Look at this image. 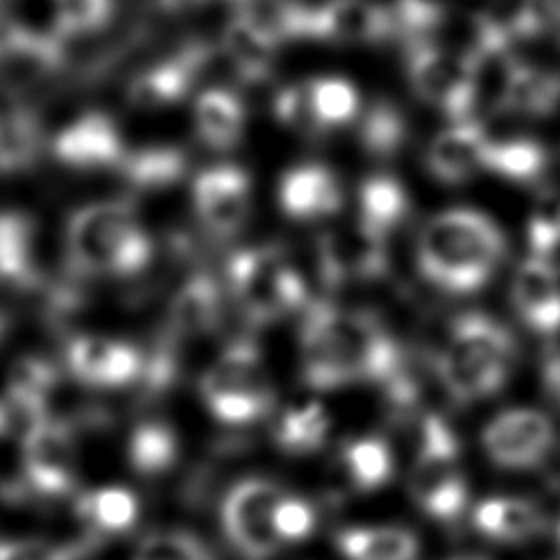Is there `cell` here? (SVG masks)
I'll return each instance as SVG.
<instances>
[{"label":"cell","mask_w":560,"mask_h":560,"mask_svg":"<svg viewBox=\"0 0 560 560\" xmlns=\"http://www.w3.org/2000/svg\"><path fill=\"white\" fill-rule=\"evenodd\" d=\"M302 376L315 389H337L361 378L389 381L400 354L370 317L315 304L300 332Z\"/></svg>","instance_id":"6da1fadb"},{"label":"cell","mask_w":560,"mask_h":560,"mask_svg":"<svg viewBox=\"0 0 560 560\" xmlns=\"http://www.w3.org/2000/svg\"><path fill=\"white\" fill-rule=\"evenodd\" d=\"M420 273L448 293L481 289L505 256L501 228L472 208H448L433 214L418 236Z\"/></svg>","instance_id":"7a4b0ae2"},{"label":"cell","mask_w":560,"mask_h":560,"mask_svg":"<svg viewBox=\"0 0 560 560\" xmlns=\"http://www.w3.org/2000/svg\"><path fill=\"white\" fill-rule=\"evenodd\" d=\"M66 252L83 276L125 278L149 265L153 245L129 203L94 201L70 214Z\"/></svg>","instance_id":"3957f363"},{"label":"cell","mask_w":560,"mask_h":560,"mask_svg":"<svg viewBox=\"0 0 560 560\" xmlns=\"http://www.w3.org/2000/svg\"><path fill=\"white\" fill-rule=\"evenodd\" d=\"M512 359L508 328L483 313H466L453 322L440 352V376L455 400L472 402L503 387Z\"/></svg>","instance_id":"277c9868"},{"label":"cell","mask_w":560,"mask_h":560,"mask_svg":"<svg viewBox=\"0 0 560 560\" xmlns=\"http://www.w3.org/2000/svg\"><path fill=\"white\" fill-rule=\"evenodd\" d=\"M199 394L206 409L221 424H252L273 405V389L262 370L258 350L234 341L201 376Z\"/></svg>","instance_id":"5b68a950"},{"label":"cell","mask_w":560,"mask_h":560,"mask_svg":"<svg viewBox=\"0 0 560 560\" xmlns=\"http://www.w3.org/2000/svg\"><path fill=\"white\" fill-rule=\"evenodd\" d=\"M230 289L247 319L269 324L293 311L304 300L300 273L273 247H249L228 265Z\"/></svg>","instance_id":"8992f818"},{"label":"cell","mask_w":560,"mask_h":560,"mask_svg":"<svg viewBox=\"0 0 560 560\" xmlns=\"http://www.w3.org/2000/svg\"><path fill=\"white\" fill-rule=\"evenodd\" d=\"M407 81L418 98L453 120H466L477 103L479 70L457 50L438 42L409 44Z\"/></svg>","instance_id":"52a82bcc"},{"label":"cell","mask_w":560,"mask_h":560,"mask_svg":"<svg viewBox=\"0 0 560 560\" xmlns=\"http://www.w3.org/2000/svg\"><path fill=\"white\" fill-rule=\"evenodd\" d=\"M409 490L418 508L438 521L457 518L466 508L468 490L457 462V444L442 420L427 422Z\"/></svg>","instance_id":"ba28073f"},{"label":"cell","mask_w":560,"mask_h":560,"mask_svg":"<svg viewBox=\"0 0 560 560\" xmlns=\"http://www.w3.org/2000/svg\"><path fill=\"white\" fill-rule=\"evenodd\" d=\"M284 490L265 479L249 477L230 488L221 505V523L232 547L247 560H269L282 547L273 510Z\"/></svg>","instance_id":"9c48e42d"},{"label":"cell","mask_w":560,"mask_h":560,"mask_svg":"<svg viewBox=\"0 0 560 560\" xmlns=\"http://www.w3.org/2000/svg\"><path fill=\"white\" fill-rule=\"evenodd\" d=\"M22 483L37 499L74 494L77 451L70 427L46 418L22 438Z\"/></svg>","instance_id":"30bf717a"},{"label":"cell","mask_w":560,"mask_h":560,"mask_svg":"<svg viewBox=\"0 0 560 560\" xmlns=\"http://www.w3.org/2000/svg\"><path fill=\"white\" fill-rule=\"evenodd\" d=\"M553 442V422L536 409L503 411L481 433V444L490 462L512 470L538 466L549 455Z\"/></svg>","instance_id":"8fae6325"},{"label":"cell","mask_w":560,"mask_h":560,"mask_svg":"<svg viewBox=\"0 0 560 560\" xmlns=\"http://www.w3.org/2000/svg\"><path fill=\"white\" fill-rule=\"evenodd\" d=\"M192 203L197 217L210 232L219 236H234L249 219V175L234 164L210 166L195 177Z\"/></svg>","instance_id":"7c38bea8"},{"label":"cell","mask_w":560,"mask_h":560,"mask_svg":"<svg viewBox=\"0 0 560 560\" xmlns=\"http://www.w3.org/2000/svg\"><path fill=\"white\" fill-rule=\"evenodd\" d=\"M68 368L74 378L96 389H118L144 372V354L122 339L103 335H79L68 343Z\"/></svg>","instance_id":"4fadbf2b"},{"label":"cell","mask_w":560,"mask_h":560,"mask_svg":"<svg viewBox=\"0 0 560 560\" xmlns=\"http://www.w3.org/2000/svg\"><path fill=\"white\" fill-rule=\"evenodd\" d=\"M490 144L481 125L470 118L455 120L431 138L424 153L427 173L440 184H464L488 168Z\"/></svg>","instance_id":"5bb4252c"},{"label":"cell","mask_w":560,"mask_h":560,"mask_svg":"<svg viewBox=\"0 0 560 560\" xmlns=\"http://www.w3.org/2000/svg\"><path fill=\"white\" fill-rule=\"evenodd\" d=\"M394 35L389 7L372 0H326L311 7V39L332 44H376Z\"/></svg>","instance_id":"9a60e30c"},{"label":"cell","mask_w":560,"mask_h":560,"mask_svg":"<svg viewBox=\"0 0 560 560\" xmlns=\"http://www.w3.org/2000/svg\"><path fill=\"white\" fill-rule=\"evenodd\" d=\"M278 206L295 221L332 217L343 206L339 177L319 162L295 164L278 182Z\"/></svg>","instance_id":"2e32d148"},{"label":"cell","mask_w":560,"mask_h":560,"mask_svg":"<svg viewBox=\"0 0 560 560\" xmlns=\"http://www.w3.org/2000/svg\"><path fill=\"white\" fill-rule=\"evenodd\" d=\"M52 151L61 164L72 168H105L125 158L118 127L101 112H88L63 127L55 136Z\"/></svg>","instance_id":"e0dca14e"},{"label":"cell","mask_w":560,"mask_h":560,"mask_svg":"<svg viewBox=\"0 0 560 560\" xmlns=\"http://www.w3.org/2000/svg\"><path fill=\"white\" fill-rule=\"evenodd\" d=\"M512 300L523 322L540 335L560 330V271L551 258L529 256L514 273Z\"/></svg>","instance_id":"ac0fdd59"},{"label":"cell","mask_w":560,"mask_h":560,"mask_svg":"<svg viewBox=\"0 0 560 560\" xmlns=\"http://www.w3.org/2000/svg\"><path fill=\"white\" fill-rule=\"evenodd\" d=\"M203 50L188 48L142 70L129 85V101L140 109H162L182 101L203 63Z\"/></svg>","instance_id":"d6986e66"},{"label":"cell","mask_w":560,"mask_h":560,"mask_svg":"<svg viewBox=\"0 0 560 560\" xmlns=\"http://www.w3.org/2000/svg\"><path fill=\"white\" fill-rule=\"evenodd\" d=\"M499 107L529 118H545L560 109V74L538 66L512 61L503 74Z\"/></svg>","instance_id":"ffe728a7"},{"label":"cell","mask_w":560,"mask_h":560,"mask_svg":"<svg viewBox=\"0 0 560 560\" xmlns=\"http://www.w3.org/2000/svg\"><path fill=\"white\" fill-rule=\"evenodd\" d=\"M221 313V293L208 273L190 276L168 304V337L175 341L208 332Z\"/></svg>","instance_id":"44dd1931"},{"label":"cell","mask_w":560,"mask_h":560,"mask_svg":"<svg viewBox=\"0 0 560 560\" xmlns=\"http://www.w3.org/2000/svg\"><path fill=\"white\" fill-rule=\"evenodd\" d=\"M245 105L223 88H208L195 101V131L199 140L217 151L236 147L245 133Z\"/></svg>","instance_id":"7402d4cb"},{"label":"cell","mask_w":560,"mask_h":560,"mask_svg":"<svg viewBox=\"0 0 560 560\" xmlns=\"http://www.w3.org/2000/svg\"><path fill=\"white\" fill-rule=\"evenodd\" d=\"M335 545L346 560H418L416 534L396 525H357L337 532Z\"/></svg>","instance_id":"603a6c76"},{"label":"cell","mask_w":560,"mask_h":560,"mask_svg":"<svg viewBox=\"0 0 560 560\" xmlns=\"http://www.w3.org/2000/svg\"><path fill=\"white\" fill-rule=\"evenodd\" d=\"M475 527L501 542H521L527 538H534L542 525L545 518L540 510L521 497H490L483 499L472 514Z\"/></svg>","instance_id":"cb8c5ba5"},{"label":"cell","mask_w":560,"mask_h":560,"mask_svg":"<svg viewBox=\"0 0 560 560\" xmlns=\"http://www.w3.org/2000/svg\"><path fill=\"white\" fill-rule=\"evenodd\" d=\"M409 195L392 175H372L359 186V223L385 238L407 219Z\"/></svg>","instance_id":"d4e9b609"},{"label":"cell","mask_w":560,"mask_h":560,"mask_svg":"<svg viewBox=\"0 0 560 560\" xmlns=\"http://www.w3.org/2000/svg\"><path fill=\"white\" fill-rule=\"evenodd\" d=\"M278 46L280 44H276L243 13H236L223 28V50L236 72L247 81L267 77L273 66Z\"/></svg>","instance_id":"484cf974"},{"label":"cell","mask_w":560,"mask_h":560,"mask_svg":"<svg viewBox=\"0 0 560 560\" xmlns=\"http://www.w3.org/2000/svg\"><path fill=\"white\" fill-rule=\"evenodd\" d=\"M179 457V440L175 429L162 420L138 422L127 442V462L131 470L144 479L168 472Z\"/></svg>","instance_id":"4316f807"},{"label":"cell","mask_w":560,"mask_h":560,"mask_svg":"<svg viewBox=\"0 0 560 560\" xmlns=\"http://www.w3.org/2000/svg\"><path fill=\"white\" fill-rule=\"evenodd\" d=\"M306 94L322 136L352 125L361 114V94L343 77H315L306 81Z\"/></svg>","instance_id":"83f0119b"},{"label":"cell","mask_w":560,"mask_h":560,"mask_svg":"<svg viewBox=\"0 0 560 560\" xmlns=\"http://www.w3.org/2000/svg\"><path fill=\"white\" fill-rule=\"evenodd\" d=\"M74 512L90 532L120 534L136 523L138 499L127 488L105 486L81 492L74 501Z\"/></svg>","instance_id":"f1b7e54d"},{"label":"cell","mask_w":560,"mask_h":560,"mask_svg":"<svg viewBox=\"0 0 560 560\" xmlns=\"http://www.w3.org/2000/svg\"><path fill=\"white\" fill-rule=\"evenodd\" d=\"M33 280V225L20 212H0V282L26 287Z\"/></svg>","instance_id":"f546056e"},{"label":"cell","mask_w":560,"mask_h":560,"mask_svg":"<svg viewBox=\"0 0 560 560\" xmlns=\"http://www.w3.org/2000/svg\"><path fill=\"white\" fill-rule=\"evenodd\" d=\"M549 166L547 149L529 138L492 140L488 153V173L516 184L538 182Z\"/></svg>","instance_id":"4dcf8cb0"},{"label":"cell","mask_w":560,"mask_h":560,"mask_svg":"<svg viewBox=\"0 0 560 560\" xmlns=\"http://www.w3.org/2000/svg\"><path fill=\"white\" fill-rule=\"evenodd\" d=\"M330 429L326 409L319 402L289 407L276 424V442L289 453H308L322 446Z\"/></svg>","instance_id":"1f68e13d"},{"label":"cell","mask_w":560,"mask_h":560,"mask_svg":"<svg viewBox=\"0 0 560 560\" xmlns=\"http://www.w3.org/2000/svg\"><path fill=\"white\" fill-rule=\"evenodd\" d=\"M343 466L357 490H376L392 479V448L374 435L350 440L343 446Z\"/></svg>","instance_id":"d6a6232c"},{"label":"cell","mask_w":560,"mask_h":560,"mask_svg":"<svg viewBox=\"0 0 560 560\" xmlns=\"http://www.w3.org/2000/svg\"><path fill=\"white\" fill-rule=\"evenodd\" d=\"M186 158L173 147H153L125 155L120 168L129 182L142 188H158L182 177Z\"/></svg>","instance_id":"836d02e7"},{"label":"cell","mask_w":560,"mask_h":560,"mask_svg":"<svg viewBox=\"0 0 560 560\" xmlns=\"http://www.w3.org/2000/svg\"><path fill=\"white\" fill-rule=\"evenodd\" d=\"M361 147L374 158H392L407 140L405 116L389 103L370 107L359 122Z\"/></svg>","instance_id":"e575fe53"},{"label":"cell","mask_w":560,"mask_h":560,"mask_svg":"<svg viewBox=\"0 0 560 560\" xmlns=\"http://www.w3.org/2000/svg\"><path fill=\"white\" fill-rule=\"evenodd\" d=\"M39 147V129L33 116L15 109L0 114V171L26 166Z\"/></svg>","instance_id":"d590c367"},{"label":"cell","mask_w":560,"mask_h":560,"mask_svg":"<svg viewBox=\"0 0 560 560\" xmlns=\"http://www.w3.org/2000/svg\"><path fill=\"white\" fill-rule=\"evenodd\" d=\"M133 560H214L212 551L186 529L149 534L136 549Z\"/></svg>","instance_id":"8d00e7d4"},{"label":"cell","mask_w":560,"mask_h":560,"mask_svg":"<svg viewBox=\"0 0 560 560\" xmlns=\"http://www.w3.org/2000/svg\"><path fill=\"white\" fill-rule=\"evenodd\" d=\"M527 243L534 256L549 258L560 247V192L538 195L527 217Z\"/></svg>","instance_id":"74e56055"},{"label":"cell","mask_w":560,"mask_h":560,"mask_svg":"<svg viewBox=\"0 0 560 560\" xmlns=\"http://www.w3.org/2000/svg\"><path fill=\"white\" fill-rule=\"evenodd\" d=\"M114 13V0H55V22L63 35L101 31Z\"/></svg>","instance_id":"f35d334b"},{"label":"cell","mask_w":560,"mask_h":560,"mask_svg":"<svg viewBox=\"0 0 560 560\" xmlns=\"http://www.w3.org/2000/svg\"><path fill=\"white\" fill-rule=\"evenodd\" d=\"M273 116L282 127L291 129L298 136H304V138L322 136L315 125L313 112H311L306 81L291 83V85H284L282 90H278V94L273 98Z\"/></svg>","instance_id":"ab89813d"},{"label":"cell","mask_w":560,"mask_h":560,"mask_svg":"<svg viewBox=\"0 0 560 560\" xmlns=\"http://www.w3.org/2000/svg\"><path fill=\"white\" fill-rule=\"evenodd\" d=\"M315 510L308 501L295 497V494H282L273 510V527L282 545L304 540L315 529Z\"/></svg>","instance_id":"60d3db41"},{"label":"cell","mask_w":560,"mask_h":560,"mask_svg":"<svg viewBox=\"0 0 560 560\" xmlns=\"http://www.w3.org/2000/svg\"><path fill=\"white\" fill-rule=\"evenodd\" d=\"M510 28L514 37L560 35V0H521Z\"/></svg>","instance_id":"b9f144b4"},{"label":"cell","mask_w":560,"mask_h":560,"mask_svg":"<svg viewBox=\"0 0 560 560\" xmlns=\"http://www.w3.org/2000/svg\"><path fill=\"white\" fill-rule=\"evenodd\" d=\"M13 55H50V50L18 20L11 0H0V57Z\"/></svg>","instance_id":"7bdbcfd3"},{"label":"cell","mask_w":560,"mask_h":560,"mask_svg":"<svg viewBox=\"0 0 560 560\" xmlns=\"http://www.w3.org/2000/svg\"><path fill=\"white\" fill-rule=\"evenodd\" d=\"M88 549V542L52 545L35 538L0 540V560H79Z\"/></svg>","instance_id":"ee69618b"},{"label":"cell","mask_w":560,"mask_h":560,"mask_svg":"<svg viewBox=\"0 0 560 560\" xmlns=\"http://www.w3.org/2000/svg\"><path fill=\"white\" fill-rule=\"evenodd\" d=\"M545 378H547L551 392L560 398V354L549 359V363L545 368Z\"/></svg>","instance_id":"f6af8a7d"},{"label":"cell","mask_w":560,"mask_h":560,"mask_svg":"<svg viewBox=\"0 0 560 560\" xmlns=\"http://www.w3.org/2000/svg\"><path fill=\"white\" fill-rule=\"evenodd\" d=\"M201 2H206V0H162V4L164 7H168V9H190V7H197V4H201Z\"/></svg>","instance_id":"bcb514c9"},{"label":"cell","mask_w":560,"mask_h":560,"mask_svg":"<svg viewBox=\"0 0 560 560\" xmlns=\"http://www.w3.org/2000/svg\"><path fill=\"white\" fill-rule=\"evenodd\" d=\"M4 435H11V422H9L7 407H4V402H2V398H0V440H2Z\"/></svg>","instance_id":"7dc6e473"},{"label":"cell","mask_w":560,"mask_h":560,"mask_svg":"<svg viewBox=\"0 0 560 560\" xmlns=\"http://www.w3.org/2000/svg\"><path fill=\"white\" fill-rule=\"evenodd\" d=\"M453 560H481V558H453Z\"/></svg>","instance_id":"c3c4849f"},{"label":"cell","mask_w":560,"mask_h":560,"mask_svg":"<svg viewBox=\"0 0 560 560\" xmlns=\"http://www.w3.org/2000/svg\"><path fill=\"white\" fill-rule=\"evenodd\" d=\"M558 540H560V525H558Z\"/></svg>","instance_id":"681fc988"},{"label":"cell","mask_w":560,"mask_h":560,"mask_svg":"<svg viewBox=\"0 0 560 560\" xmlns=\"http://www.w3.org/2000/svg\"><path fill=\"white\" fill-rule=\"evenodd\" d=\"M236 2H249V0H236Z\"/></svg>","instance_id":"f907efd6"}]
</instances>
